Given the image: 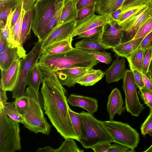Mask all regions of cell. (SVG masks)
<instances>
[{
	"instance_id": "cell-1",
	"label": "cell",
	"mask_w": 152,
	"mask_h": 152,
	"mask_svg": "<svg viewBox=\"0 0 152 152\" xmlns=\"http://www.w3.org/2000/svg\"><path fill=\"white\" fill-rule=\"evenodd\" d=\"M37 64L41 75V92L45 113L64 138H71L79 141L69 115L66 90L59 82L54 71Z\"/></svg>"
},
{
	"instance_id": "cell-2",
	"label": "cell",
	"mask_w": 152,
	"mask_h": 152,
	"mask_svg": "<svg viewBox=\"0 0 152 152\" xmlns=\"http://www.w3.org/2000/svg\"><path fill=\"white\" fill-rule=\"evenodd\" d=\"M24 94L28 97L29 101L28 108L23 115L24 127L35 134L41 133L49 135L51 126L44 116V103L42 94L37 93L28 86Z\"/></svg>"
},
{
	"instance_id": "cell-3",
	"label": "cell",
	"mask_w": 152,
	"mask_h": 152,
	"mask_svg": "<svg viewBox=\"0 0 152 152\" xmlns=\"http://www.w3.org/2000/svg\"><path fill=\"white\" fill-rule=\"evenodd\" d=\"M99 62L84 51L75 47L65 53L39 58L37 63L56 71L72 67L92 69Z\"/></svg>"
},
{
	"instance_id": "cell-4",
	"label": "cell",
	"mask_w": 152,
	"mask_h": 152,
	"mask_svg": "<svg viewBox=\"0 0 152 152\" xmlns=\"http://www.w3.org/2000/svg\"><path fill=\"white\" fill-rule=\"evenodd\" d=\"M80 113L82 121L79 141L84 148H91L102 142H113L103 126L102 121L96 119L93 113L84 111Z\"/></svg>"
},
{
	"instance_id": "cell-5",
	"label": "cell",
	"mask_w": 152,
	"mask_h": 152,
	"mask_svg": "<svg viewBox=\"0 0 152 152\" xmlns=\"http://www.w3.org/2000/svg\"><path fill=\"white\" fill-rule=\"evenodd\" d=\"M0 152H15L21 149L19 124L0 108Z\"/></svg>"
},
{
	"instance_id": "cell-6",
	"label": "cell",
	"mask_w": 152,
	"mask_h": 152,
	"mask_svg": "<svg viewBox=\"0 0 152 152\" xmlns=\"http://www.w3.org/2000/svg\"><path fill=\"white\" fill-rule=\"evenodd\" d=\"M102 123L113 142L127 146L132 150H134L137 147L140 134L128 124L113 120L102 121Z\"/></svg>"
},
{
	"instance_id": "cell-7",
	"label": "cell",
	"mask_w": 152,
	"mask_h": 152,
	"mask_svg": "<svg viewBox=\"0 0 152 152\" xmlns=\"http://www.w3.org/2000/svg\"><path fill=\"white\" fill-rule=\"evenodd\" d=\"M42 43V41H38L31 50L21 59L18 80L12 91V98L15 99L24 95L28 74L34 65L38 61L43 52Z\"/></svg>"
},
{
	"instance_id": "cell-8",
	"label": "cell",
	"mask_w": 152,
	"mask_h": 152,
	"mask_svg": "<svg viewBox=\"0 0 152 152\" xmlns=\"http://www.w3.org/2000/svg\"><path fill=\"white\" fill-rule=\"evenodd\" d=\"M137 87L132 72L127 70L123 78L122 86L125 95V107L127 112L132 115L138 117L145 108L139 101Z\"/></svg>"
},
{
	"instance_id": "cell-9",
	"label": "cell",
	"mask_w": 152,
	"mask_h": 152,
	"mask_svg": "<svg viewBox=\"0 0 152 152\" xmlns=\"http://www.w3.org/2000/svg\"><path fill=\"white\" fill-rule=\"evenodd\" d=\"M61 0H37L34 5V15L31 29L37 37L53 16L56 4Z\"/></svg>"
},
{
	"instance_id": "cell-10",
	"label": "cell",
	"mask_w": 152,
	"mask_h": 152,
	"mask_svg": "<svg viewBox=\"0 0 152 152\" xmlns=\"http://www.w3.org/2000/svg\"><path fill=\"white\" fill-rule=\"evenodd\" d=\"M152 17V8L146 5L132 17L125 21L120 26L124 30L121 43L132 40L142 25Z\"/></svg>"
},
{
	"instance_id": "cell-11",
	"label": "cell",
	"mask_w": 152,
	"mask_h": 152,
	"mask_svg": "<svg viewBox=\"0 0 152 152\" xmlns=\"http://www.w3.org/2000/svg\"><path fill=\"white\" fill-rule=\"evenodd\" d=\"M108 15L109 20L103 26L100 40L104 45L110 49L121 43L124 30L122 26L119 25L110 15Z\"/></svg>"
},
{
	"instance_id": "cell-12",
	"label": "cell",
	"mask_w": 152,
	"mask_h": 152,
	"mask_svg": "<svg viewBox=\"0 0 152 152\" xmlns=\"http://www.w3.org/2000/svg\"><path fill=\"white\" fill-rule=\"evenodd\" d=\"M77 22L74 20L58 25L42 41V48L54 43L73 38Z\"/></svg>"
},
{
	"instance_id": "cell-13",
	"label": "cell",
	"mask_w": 152,
	"mask_h": 152,
	"mask_svg": "<svg viewBox=\"0 0 152 152\" xmlns=\"http://www.w3.org/2000/svg\"><path fill=\"white\" fill-rule=\"evenodd\" d=\"M21 59L19 58L7 69L1 70L0 88L2 90L12 91L14 88L18 78Z\"/></svg>"
},
{
	"instance_id": "cell-14",
	"label": "cell",
	"mask_w": 152,
	"mask_h": 152,
	"mask_svg": "<svg viewBox=\"0 0 152 152\" xmlns=\"http://www.w3.org/2000/svg\"><path fill=\"white\" fill-rule=\"evenodd\" d=\"M90 69L85 67H72L54 71L61 84L70 87L74 86L79 79Z\"/></svg>"
},
{
	"instance_id": "cell-15",
	"label": "cell",
	"mask_w": 152,
	"mask_h": 152,
	"mask_svg": "<svg viewBox=\"0 0 152 152\" xmlns=\"http://www.w3.org/2000/svg\"><path fill=\"white\" fill-rule=\"evenodd\" d=\"M109 18L108 15L94 14L82 20L77 21V24L73 35V37L97 27H103L108 22Z\"/></svg>"
},
{
	"instance_id": "cell-16",
	"label": "cell",
	"mask_w": 152,
	"mask_h": 152,
	"mask_svg": "<svg viewBox=\"0 0 152 152\" xmlns=\"http://www.w3.org/2000/svg\"><path fill=\"white\" fill-rule=\"evenodd\" d=\"M67 100L71 106L82 108L91 113L96 112L98 107L97 100L91 97L71 94Z\"/></svg>"
},
{
	"instance_id": "cell-17",
	"label": "cell",
	"mask_w": 152,
	"mask_h": 152,
	"mask_svg": "<svg viewBox=\"0 0 152 152\" xmlns=\"http://www.w3.org/2000/svg\"><path fill=\"white\" fill-rule=\"evenodd\" d=\"M124 102L119 90L116 88L111 91L108 96L107 110L110 120H113L116 114L121 115L123 111Z\"/></svg>"
},
{
	"instance_id": "cell-18",
	"label": "cell",
	"mask_w": 152,
	"mask_h": 152,
	"mask_svg": "<svg viewBox=\"0 0 152 152\" xmlns=\"http://www.w3.org/2000/svg\"><path fill=\"white\" fill-rule=\"evenodd\" d=\"M123 57L116 58L110 66L104 72L107 83L116 82L123 78L126 71Z\"/></svg>"
},
{
	"instance_id": "cell-19",
	"label": "cell",
	"mask_w": 152,
	"mask_h": 152,
	"mask_svg": "<svg viewBox=\"0 0 152 152\" xmlns=\"http://www.w3.org/2000/svg\"><path fill=\"white\" fill-rule=\"evenodd\" d=\"M73 38L54 43L43 49V52L39 58L57 55L72 50V42Z\"/></svg>"
},
{
	"instance_id": "cell-20",
	"label": "cell",
	"mask_w": 152,
	"mask_h": 152,
	"mask_svg": "<svg viewBox=\"0 0 152 152\" xmlns=\"http://www.w3.org/2000/svg\"><path fill=\"white\" fill-rule=\"evenodd\" d=\"M63 3V0H61L56 4L55 10L53 16L37 37L39 41H42L44 40L58 25Z\"/></svg>"
},
{
	"instance_id": "cell-21",
	"label": "cell",
	"mask_w": 152,
	"mask_h": 152,
	"mask_svg": "<svg viewBox=\"0 0 152 152\" xmlns=\"http://www.w3.org/2000/svg\"><path fill=\"white\" fill-rule=\"evenodd\" d=\"M63 6L58 25L75 20L78 11L75 0H63Z\"/></svg>"
},
{
	"instance_id": "cell-22",
	"label": "cell",
	"mask_w": 152,
	"mask_h": 152,
	"mask_svg": "<svg viewBox=\"0 0 152 152\" xmlns=\"http://www.w3.org/2000/svg\"><path fill=\"white\" fill-rule=\"evenodd\" d=\"M19 58L17 48L8 43L2 53H0V68L1 70L7 69L15 61Z\"/></svg>"
},
{
	"instance_id": "cell-23",
	"label": "cell",
	"mask_w": 152,
	"mask_h": 152,
	"mask_svg": "<svg viewBox=\"0 0 152 152\" xmlns=\"http://www.w3.org/2000/svg\"><path fill=\"white\" fill-rule=\"evenodd\" d=\"M101 32L94 37L85 38L77 42L75 45V48L82 50L103 51L108 49L101 41Z\"/></svg>"
},
{
	"instance_id": "cell-24",
	"label": "cell",
	"mask_w": 152,
	"mask_h": 152,
	"mask_svg": "<svg viewBox=\"0 0 152 152\" xmlns=\"http://www.w3.org/2000/svg\"><path fill=\"white\" fill-rule=\"evenodd\" d=\"M34 7L25 12L21 26L20 39V46L23 47V44L27 40L31 38V31L33 23V13Z\"/></svg>"
},
{
	"instance_id": "cell-25",
	"label": "cell",
	"mask_w": 152,
	"mask_h": 152,
	"mask_svg": "<svg viewBox=\"0 0 152 152\" xmlns=\"http://www.w3.org/2000/svg\"><path fill=\"white\" fill-rule=\"evenodd\" d=\"M125 0H97L96 12L99 15H109L121 7Z\"/></svg>"
},
{
	"instance_id": "cell-26",
	"label": "cell",
	"mask_w": 152,
	"mask_h": 152,
	"mask_svg": "<svg viewBox=\"0 0 152 152\" xmlns=\"http://www.w3.org/2000/svg\"><path fill=\"white\" fill-rule=\"evenodd\" d=\"M145 37L121 43L112 49L118 57L126 58L137 48Z\"/></svg>"
},
{
	"instance_id": "cell-27",
	"label": "cell",
	"mask_w": 152,
	"mask_h": 152,
	"mask_svg": "<svg viewBox=\"0 0 152 152\" xmlns=\"http://www.w3.org/2000/svg\"><path fill=\"white\" fill-rule=\"evenodd\" d=\"M104 72L100 69L93 68L88 70L78 80L77 83L86 86H92L104 76Z\"/></svg>"
},
{
	"instance_id": "cell-28",
	"label": "cell",
	"mask_w": 152,
	"mask_h": 152,
	"mask_svg": "<svg viewBox=\"0 0 152 152\" xmlns=\"http://www.w3.org/2000/svg\"><path fill=\"white\" fill-rule=\"evenodd\" d=\"M20 0H0V27L6 25L8 17L20 3Z\"/></svg>"
},
{
	"instance_id": "cell-29",
	"label": "cell",
	"mask_w": 152,
	"mask_h": 152,
	"mask_svg": "<svg viewBox=\"0 0 152 152\" xmlns=\"http://www.w3.org/2000/svg\"><path fill=\"white\" fill-rule=\"evenodd\" d=\"M37 62L30 69L27 77L26 85L32 88L37 93H39L40 83H41V75Z\"/></svg>"
},
{
	"instance_id": "cell-30",
	"label": "cell",
	"mask_w": 152,
	"mask_h": 152,
	"mask_svg": "<svg viewBox=\"0 0 152 152\" xmlns=\"http://www.w3.org/2000/svg\"><path fill=\"white\" fill-rule=\"evenodd\" d=\"M145 51L140 48H137L126 58L129 63L130 69H135L140 72H142Z\"/></svg>"
},
{
	"instance_id": "cell-31",
	"label": "cell",
	"mask_w": 152,
	"mask_h": 152,
	"mask_svg": "<svg viewBox=\"0 0 152 152\" xmlns=\"http://www.w3.org/2000/svg\"><path fill=\"white\" fill-rule=\"evenodd\" d=\"M2 108L5 113L8 117L19 123L23 124L24 119L23 115L20 114L17 110L14 101L7 102Z\"/></svg>"
},
{
	"instance_id": "cell-32",
	"label": "cell",
	"mask_w": 152,
	"mask_h": 152,
	"mask_svg": "<svg viewBox=\"0 0 152 152\" xmlns=\"http://www.w3.org/2000/svg\"><path fill=\"white\" fill-rule=\"evenodd\" d=\"M74 139L68 138L65 139L59 147L56 149V152H83L79 148Z\"/></svg>"
},
{
	"instance_id": "cell-33",
	"label": "cell",
	"mask_w": 152,
	"mask_h": 152,
	"mask_svg": "<svg viewBox=\"0 0 152 152\" xmlns=\"http://www.w3.org/2000/svg\"><path fill=\"white\" fill-rule=\"evenodd\" d=\"M83 50L99 62L109 64L112 60L111 54L104 50L102 51L93 50Z\"/></svg>"
},
{
	"instance_id": "cell-34",
	"label": "cell",
	"mask_w": 152,
	"mask_h": 152,
	"mask_svg": "<svg viewBox=\"0 0 152 152\" xmlns=\"http://www.w3.org/2000/svg\"><path fill=\"white\" fill-rule=\"evenodd\" d=\"M147 4V3H146L144 4L123 11L117 21L118 24L121 25L124 22L133 16Z\"/></svg>"
},
{
	"instance_id": "cell-35",
	"label": "cell",
	"mask_w": 152,
	"mask_h": 152,
	"mask_svg": "<svg viewBox=\"0 0 152 152\" xmlns=\"http://www.w3.org/2000/svg\"><path fill=\"white\" fill-rule=\"evenodd\" d=\"M69 112L72 125L79 139L80 134L82 117L81 114L72 110L70 107Z\"/></svg>"
},
{
	"instance_id": "cell-36",
	"label": "cell",
	"mask_w": 152,
	"mask_h": 152,
	"mask_svg": "<svg viewBox=\"0 0 152 152\" xmlns=\"http://www.w3.org/2000/svg\"><path fill=\"white\" fill-rule=\"evenodd\" d=\"M152 31V17L147 20L140 28L132 39L145 37Z\"/></svg>"
},
{
	"instance_id": "cell-37",
	"label": "cell",
	"mask_w": 152,
	"mask_h": 152,
	"mask_svg": "<svg viewBox=\"0 0 152 152\" xmlns=\"http://www.w3.org/2000/svg\"><path fill=\"white\" fill-rule=\"evenodd\" d=\"M15 108L20 115H23L26 111L28 105V97L25 95L15 99L14 101Z\"/></svg>"
},
{
	"instance_id": "cell-38",
	"label": "cell",
	"mask_w": 152,
	"mask_h": 152,
	"mask_svg": "<svg viewBox=\"0 0 152 152\" xmlns=\"http://www.w3.org/2000/svg\"><path fill=\"white\" fill-rule=\"evenodd\" d=\"M138 93L144 103L150 110H152V90L144 86L139 89Z\"/></svg>"
},
{
	"instance_id": "cell-39",
	"label": "cell",
	"mask_w": 152,
	"mask_h": 152,
	"mask_svg": "<svg viewBox=\"0 0 152 152\" xmlns=\"http://www.w3.org/2000/svg\"><path fill=\"white\" fill-rule=\"evenodd\" d=\"M96 12V4L85 7L78 11L77 16L75 19L76 21L82 20L94 14Z\"/></svg>"
},
{
	"instance_id": "cell-40",
	"label": "cell",
	"mask_w": 152,
	"mask_h": 152,
	"mask_svg": "<svg viewBox=\"0 0 152 152\" xmlns=\"http://www.w3.org/2000/svg\"><path fill=\"white\" fill-rule=\"evenodd\" d=\"M152 60V45L146 50L144 52L142 73L147 75L148 73L149 67Z\"/></svg>"
},
{
	"instance_id": "cell-41",
	"label": "cell",
	"mask_w": 152,
	"mask_h": 152,
	"mask_svg": "<svg viewBox=\"0 0 152 152\" xmlns=\"http://www.w3.org/2000/svg\"><path fill=\"white\" fill-rule=\"evenodd\" d=\"M140 129L143 135L148 134L152 130V110H150L149 115L141 125Z\"/></svg>"
},
{
	"instance_id": "cell-42",
	"label": "cell",
	"mask_w": 152,
	"mask_h": 152,
	"mask_svg": "<svg viewBox=\"0 0 152 152\" xmlns=\"http://www.w3.org/2000/svg\"><path fill=\"white\" fill-rule=\"evenodd\" d=\"M103 29V27L100 26L90 29L79 34L78 38L94 37L102 32Z\"/></svg>"
},
{
	"instance_id": "cell-43",
	"label": "cell",
	"mask_w": 152,
	"mask_h": 152,
	"mask_svg": "<svg viewBox=\"0 0 152 152\" xmlns=\"http://www.w3.org/2000/svg\"><path fill=\"white\" fill-rule=\"evenodd\" d=\"M147 0H125L121 7L122 12L127 9L146 3Z\"/></svg>"
},
{
	"instance_id": "cell-44",
	"label": "cell",
	"mask_w": 152,
	"mask_h": 152,
	"mask_svg": "<svg viewBox=\"0 0 152 152\" xmlns=\"http://www.w3.org/2000/svg\"><path fill=\"white\" fill-rule=\"evenodd\" d=\"M152 31L143 38L137 48H140L144 51L152 45Z\"/></svg>"
},
{
	"instance_id": "cell-45",
	"label": "cell",
	"mask_w": 152,
	"mask_h": 152,
	"mask_svg": "<svg viewBox=\"0 0 152 152\" xmlns=\"http://www.w3.org/2000/svg\"><path fill=\"white\" fill-rule=\"evenodd\" d=\"M131 150L127 146L115 143L111 145L107 152H131Z\"/></svg>"
},
{
	"instance_id": "cell-46",
	"label": "cell",
	"mask_w": 152,
	"mask_h": 152,
	"mask_svg": "<svg viewBox=\"0 0 152 152\" xmlns=\"http://www.w3.org/2000/svg\"><path fill=\"white\" fill-rule=\"evenodd\" d=\"M22 7V2L20 1V3L16 6L13 14L11 23L12 29L16 24L20 15Z\"/></svg>"
},
{
	"instance_id": "cell-47",
	"label": "cell",
	"mask_w": 152,
	"mask_h": 152,
	"mask_svg": "<svg viewBox=\"0 0 152 152\" xmlns=\"http://www.w3.org/2000/svg\"><path fill=\"white\" fill-rule=\"evenodd\" d=\"M97 1V0H75L78 11L85 7L96 4Z\"/></svg>"
},
{
	"instance_id": "cell-48",
	"label": "cell",
	"mask_w": 152,
	"mask_h": 152,
	"mask_svg": "<svg viewBox=\"0 0 152 152\" xmlns=\"http://www.w3.org/2000/svg\"><path fill=\"white\" fill-rule=\"evenodd\" d=\"M111 145L110 142H102L94 146L91 148L94 152H107Z\"/></svg>"
},
{
	"instance_id": "cell-49",
	"label": "cell",
	"mask_w": 152,
	"mask_h": 152,
	"mask_svg": "<svg viewBox=\"0 0 152 152\" xmlns=\"http://www.w3.org/2000/svg\"><path fill=\"white\" fill-rule=\"evenodd\" d=\"M130 69L133 73L134 81L137 87L140 89L144 87L145 84L140 72L135 69Z\"/></svg>"
},
{
	"instance_id": "cell-50",
	"label": "cell",
	"mask_w": 152,
	"mask_h": 152,
	"mask_svg": "<svg viewBox=\"0 0 152 152\" xmlns=\"http://www.w3.org/2000/svg\"><path fill=\"white\" fill-rule=\"evenodd\" d=\"M22 2V7L25 12H27L34 7L37 0H20Z\"/></svg>"
},
{
	"instance_id": "cell-51",
	"label": "cell",
	"mask_w": 152,
	"mask_h": 152,
	"mask_svg": "<svg viewBox=\"0 0 152 152\" xmlns=\"http://www.w3.org/2000/svg\"><path fill=\"white\" fill-rule=\"evenodd\" d=\"M142 80L145 84V86L152 90V83L151 80L148 75H145L142 72H140Z\"/></svg>"
},
{
	"instance_id": "cell-52",
	"label": "cell",
	"mask_w": 152,
	"mask_h": 152,
	"mask_svg": "<svg viewBox=\"0 0 152 152\" xmlns=\"http://www.w3.org/2000/svg\"><path fill=\"white\" fill-rule=\"evenodd\" d=\"M6 92L0 88V108H3L4 104L7 102V98Z\"/></svg>"
},
{
	"instance_id": "cell-53",
	"label": "cell",
	"mask_w": 152,
	"mask_h": 152,
	"mask_svg": "<svg viewBox=\"0 0 152 152\" xmlns=\"http://www.w3.org/2000/svg\"><path fill=\"white\" fill-rule=\"evenodd\" d=\"M122 12L121 7H120L110 13V15L115 20L118 21Z\"/></svg>"
},
{
	"instance_id": "cell-54",
	"label": "cell",
	"mask_w": 152,
	"mask_h": 152,
	"mask_svg": "<svg viewBox=\"0 0 152 152\" xmlns=\"http://www.w3.org/2000/svg\"><path fill=\"white\" fill-rule=\"evenodd\" d=\"M8 43L7 41L4 39L1 35H0V53L4 51Z\"/></svg>"
},
{
	"instance_id": "cell-55",
	"label": "cell",
	"mask_w": 152,
	"mask_h": 152,
	"mask_svg": "<svg viewBox=\"0 0 152 152\" xmlns=\"http://www.w3.org/2000/svg\"><path fill=\"white\" fill-rule=\"evenodd\" d=\"M36 151L37 152H56V149L53 148L49 146L39 148Z\"/></svg>"
},
{
	"instance_id": "cell-56",
	"label": "cell",
	"mask_w": 152,
	"mask_h": 152,
	"mask_svg": "<svg viewBox=\"0 0 152 152\" xmlns=\"http://www.w3.org/2000/svg\"><path fill=\"white\" fill-rule=\"evenodd\" d=\"M147 74L152 81V60L150 64Z\"/></svg>"
},
{
	"instance_id": "cell-57",
	"label": "cell",
	"mask_w": 152,
	"mask_h": 152,
	"mask_svg": "<svg viewBox=\"0 0 152 152\" xmlns=\"http://www.w3.org/2000/svg\"><path fill=\"white\" fill-rule=\"evenodd\" d=\"M145 152H152V144L145 151H144Z\"/></svg>"
},
{
	"instance_id": "cell-58",
	"label": "cell",
	"mask_w": 152,
	"mask_h": 152,
	"mask_svg": "<svg viewBox=\"0 0 152 152\" xmlns=\"http://www.w3.org/2000/svg\"><path fill=\"white\" fill-rule=\"evenodd\" d=\"M146 3L152 8V0H147Z\"/></svg>"
},
{
	"instance_id": "cell-59",
	"label": "cell",
	"mask_w": 152,
	"mask_h": 152,
	"mask_svg": "<svg viewBox=\"0 0 152 152\" xmlns=\"http://www.w3.org/2000/svg\"><path fill=\"white\" fill-rule=\"evenodd\" d=\"M148 134L150 136L152 137V130L149 132Z\"/></svg>"
},
{
	"instance_id": "cell-60",
	"label": "cell",
	"mask_w": 152,
	"mask_h": 152,
	"mask_svg": "<svg viewBox=\"0 0 152 152\" xmlns=\"http://www.w3.org/2000/svg\"><path fill=\"white\" fill-rule=\"evenodd\" d=\"M151 82H152V80H151Z\"/></svg>"
}]
</instances>
